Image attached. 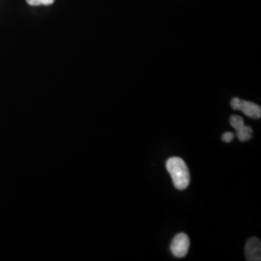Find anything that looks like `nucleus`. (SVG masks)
Segmentation results:
<instances>
[{
    "label": "nucleus",
    "mask_w": 261,
    "mask_h": 261,
    "mask_svg": "<svg viewBox=\"0 0 261 261\" xmlns=\"http://www.w3.org/2000/svg\"><path fill=\"white\" fill-rule=\"evenodd\" d=\"M168 173L170 174L173 185L180 191L185 190L190 185V171L183 159L171 157L166 164Z\"/></svg>",
    "instance_id": "nucleus-1"
},
{
    "label": "nucleus",
    "mask_w": 261,
    "mask_h": 261,
    "mask_svg": "<svg viewBox=\"0 0 261 261\" xmlns=\"http://www.w3.org/2000/svg\"><path fill=\"white\" fill-rule=\"evenodd\" d=\"M230 106L235 111H240L252 119H259L261 117L260 106L256 103L244 101L239 98H233L230 102Z\"/></svg>",
    "instance_id": "nucleus-2"
},
{
    "label": "nucleus",
    "mask_w": 261,
    "mask_h": 261,
    "mask_svg": "<svg viewBox=\"0 0 261 261\" xmlns=\"http://www.w3.org/2000/svg\"><path fill=\"white\" fill-rule=\"evenodd\" d=\"M190 238L186 233H178L170 244V251L176 257H184L189 252Z\"/></svg>",
    "instance_id": "nucleus-3"
},
{
    "label": "nucleus",
    "mask_w": 261,
    "mask_h": 261,
    "mask_svg": "<svg viewBox=\"0 0 261 261\" xmlns=\"http://www.w3.org/2000/svg\"><path fill=\"white\" fill-rule=\"evenodd\" d=\"M245 254L247 260H261V242L258 238L252 237L248 240L245 247Z\"/></svg>",
    "instance_id": "nucleus-4"
},
{
    "label": "nucleus",
    "mask_w": 261,
    "mask_h": 261,
    "mask_svg": "<svg viewBox=\"0 0 261 261\" xmlns=\"http://www.w3.org/2000/svg\"><path fill=\"white\" fill-rule=\"evenodd\" d=\"M237 137L240 141H247L251 140L252 137V129L250 126H243L242 128L236 132Z\"/></svg>",
    "instance_id": "nucleus-5"
},
{
    "label": "nucleus",
    "mask_w": 261,
    "mask_h": 261,
    "mask_svg": "<svg viewBox=\"0 0 261 261\" xmlns=\"http://www.w3.org/2000/svg\"><path fill=\"white\" fill-rule=\"evenodd\" d=\"M229 123H230V125L233 127L234 130H236V132L240 130L243 126L245 125L244 124V119L239 115H231L230 118H229Z\"/></svg>",
    "instance_id": "nucleus-6"
},
{
    "label": "nucleus",
    "mask_w": 261,
    "mask_h": 261,
    "mask_svg": "<svg viewBox=\"0 0 261 261\" xmlns=\"http://www.w3.org/2000/svg\"><path fill=\"white\" fill-rule=\"evenodd\" d=\"M234 139V135L230 132H227V133H224V135L222 136V140L224 142H231Z\"/></svg>",
    "instance_id": "nucleus-7"
},
{
    "label": "nucleus",
    "mask_w": 261,
    "mask_h": 261,
    "mask_svg": "<svg viewBox=\"0 0 261 261\" xmlns=\"http://www.w3.org/2000/svg\"><path fill=\"white\" fill-rule=\"evenodd\" d=\"M27 2L31 6H40V5H42L41 0H27Z\"/></svg>",
    "instance_id": "nucleus-8"
},
{
    "label": "nucleus",
    "mask_w": 261,
    "mask_h": 261,
    "mask_svg": "<svg viewBox=\"0 0 261 261\" xmlns=\"http://www.w3.org/2000/svg\"><path fill=\"white\" fill-rule=\"evenodd\" d=\"M55 2V0H41V3H42V5H51L53 3Z\"/></svg>",
    "instance_id": "nucleus-9"
}]
</instances>
